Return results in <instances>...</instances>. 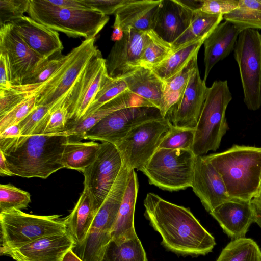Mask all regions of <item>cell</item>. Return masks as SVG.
I'll return each instance as SVG.
<instances>
[{"instance_id":"cell-11","label":"cell","mask_w":261,"mask_h":261,"mask_svg":"<svg viewBox=\"0 0 261 261\" xmlns=\"http://www.w3.org/2000/svg\"><path fill=\"white\" fill-rule=\"evenodd\" d=\"M171 123L166 118L148 121L132 129L118 144L123 164L141 171L158 149Z\"/></svg>"},{"instance_id":"cell-5","label":"cell","mask_w":261,"mask_h":261,"mask_svg":"<svg viewBox=\"0 0 261 261\" xmlns=\"http://www.w3.org/2000/svg\"><path fill=\"white\" fill-rule=\"evenodd\" d=\"M95 38L85 39L72 49L63 64L46 82L39 85H13L16 90L36 98V106L51 108L63 98L98 50Z\"/></svg>"},{"instance_id":"cell-10","label":"cell","mask_w":261,"mask_h":261,"mask_svg":"<svg viewBox=\"0 0 261 261\" xmlns=\"http://www.w3.org/2000/svg\"><path fill=\"white\" fill-rule=\"evenodd\" d=\"M247 108L255 111L261 107V33L247 29L239 35L234 48Z\"/></svg>"},{"instance_id":"cell-39","label":"cell","mask_w":261,"mask_h":261,"mask_svg":"<svg viewBox=\"0 0 261 261\" xmlns=\"http://www.w3.org/2000/svg\"><path fill=\"white\" fill-rule=\"evenodd\" d=\"M36 107L35 96L32 95L24 99L7 114L0 118V133L10 126L18 125Z\"/></svg>"},{"instance_id":"cell-26","label":"cell","mask_w":261,"mask_h":261,"mask_svg":"<svg viewBox=\"0 0 261 261\" xmlns=\"http://www.w3.org/2000/svg\"><path fill=\"white\" fill-rule=\"evenodd\" d=\"M161 0H129L116 12L123 31L131 28L148 32L152 30Z\"/></svg>"},{"instance_id":"cell-29","label":"cell","mask_w":261,"mask_h":261,"mask_svg":"<svg viewBox=\"0 0 261 261\" xmlns=\"http://www.w3.org/2000/svg\"><path fill=\"white\" fill-rule=\"evenodd\" d=\"M222 15L195 12L193 21L187 30L171 45L173 53L198 40L206 39L223 20Z\"/></svg>"},{"instance_id":"cell-6","label":"cell","mask_w":261,"mask_h":261,"mask_svg":"<svg viewBox=\"0 0 261 261\" xmlns=\"http://www.w3.org/2000/svg\"><path fill=\"white\" fill-rule=\"evenodd\" d=\"M232 99L226 80L215 81L208 88L192 148L196 156H203L219 148L223 137L229 129L225 114Z\"/></svg>"},{"instance_id":"cell-16","label":"cell","mask_w":261,"mask_h":261,"mask_svg":"<svg viewBox=\"0 0 261 261\" xmlns=\"http://www.w3.org/2000/svg\"><path fill=\"white\" fill-rule=\"evenodd\" d=\"M122 39L115 42L105 59L108 75L124 78L140 67V60L149 40L148 32L131 28L123 31Z\"/></svg>"},{"instance_id":"cell-15","label":"cell","mask_w":261,"mask_h":261,"mask_svg":"<svg viewBox=\"0 0 261 261\" xmlns=\"http://www.w3.org/2000/svg\"><path fill=\"white\" fill-rule=\"evenodd\" d=\"M0 54L6 56L12 85H21L46 60L30 48L16 34L12 24L0 27Z\"/></svg>"},{"instance_id":"cell-13","label":"cell","mask_w":261,"mask_h":261,"mask_svg":"<svg viewBox=\"0 0 261 261\" xmlns=\"http://www.w3.org/2000/svg\"><path fill=\"white\" fill-rule=\"evenodd\" d=\"M163 118L159 109L154 107L136 106L124 108L101 119L87 131L81 140H98L116 145L135 126Z\"/></svg>"},{"instance_id":"cell-55","label":"cell","mask_w":261,"mask_h":261,"mask_svg":"<svg viewBox=\"0 0 261 261\" xmlns=\"http://www.w3.org/2000/svg\"><path fill=\"white\" fill-rule=\"evenodd\" d=\"M180 2L186 6L195 11L200 10L202 6L203 0L202 1H180Z\"/></svg>"},{"instance_id":"cell-30","label":"cell","mask_w":261,"mask_h":261,"mask_svg":"<svg viewBox=\"0 0 261 261\" xmlns=\"http://www.w3.org/2000/svg\"><path fill=\"white\" fill-rule=\"evenodd\" d=\"M100 143L91 141L81 142L69 139L62 158L64 168L83 172L95 160Z\"/></svg>"},{"instance_id":"cell-2","label":"cell","mask_w":261,"mask_h":261,"mask_svg":"<svg viewBox=\"0 0 261 261\" xmlns=\"http://www.w3.org/2000/svg\"><path fill=\"white\" fill-rule=\"evenodd\" d=\"M69 139L58 133L21 136L2 151L13 175L46 179L64 168L62 158Z\"/></svg>"},{"instance_id":"cell-52","label":"cell","mask_w":261,"mask_h":261,"mask_svg":"<svg viewBox=\"0 0 261 261\" xmlns=\"http://www.w3.org/2000/svg\"><path fill=\"white\" fill-rule=\"evenodd\" d=\"M115 21L113 25V31L111 39L115 42L122 39L124 32L118 16L115 15Z\"/></svg>"},{"instance_id":"cell-50","label":"cell","mask_w":261,"mask_h":261,"mask_svg":"<svg viewBox=\"0 0 261 261\" xmlns=\"http://www.w3.org/2000/svg\"><path fill=\"white\" fill-rule=\"evenodd\" d=\"M254 222L261 228V182L258 189L250 201Z\"/></svg>"},{"instance_id":"cell-56","label":"cell","mask_w":261,"mask_h":261,"mask_svg":"<svg viewBox=\"0 0 261 261\" xmlns=\"http://www.w3.org/2000/svg\"><path fill=\"white\" fill-rule=\"evenodd\" d=\"M62 261H83L72 250H69L64 256Z\"/></svg>"},{"instance_id":"cell-7","label":"cell","mask_w":261,"mask_h":261,"mask_svg":"<svg viewBox=\"0 0 261 261\" xmlns=\"http://www.w3.org/2000/svg\"><path fill=\"white\" fill-rule=\"evenodd\" d=\"M130 170L124 165L110 192L99 209L87 237L80 247L72 249L83 261H101L112 239L111 232L126 187Z\"/></svg>"},{"instance_id":"cell-40","label":"cell","mask_w":261,"mask_h":261,"mask_svg":"<svg viewBox=\"0 0 261 261\" xmlns=\"http://www.w3.org/2000/svg\"><path fill=\"white\" fill-rule=\"evenodd\" d=\"M51 107L47 106H37L36 108L18 125L21 135H31L36 128L45 129L49 121Z\"/></svg>"},{"instance_id":"cell-14","label":"cell","mask_w":261,"mask_h":261,"mask_svg":"<svg viewBox=\"0 0 261 261\" xmlns=\"http://www.w3.org/2000/svg\"><path fill=\"white\" fill-rule=\"evenodd\" d=\"M106 71L105 59L98 50L67 95L59 101L67 108L69 120L77 121L84 116L99 89Z\"/></svg>"},{"instance_id":"cell-43","label":"cell","mask_w":261,"mask_h":261,"mask_svg":"<svg viewBox=\"0 0 261 261\" xmlns=\"http://www.w3.org/2000/svg\"><path fill=\"white\" fill-rule=\"evenodd\" d=\"M28 3L29 0H0V26L24 16Z\"/></svg>"},{"instance_id":"cell-8","label":"cell","mask_w":261,"mask_h":261,"mask_svg":"<svg viewBox=\"0 0 261 261\" xmlns=\"http://www.w3.org/2000/svg\"><path fill=\"white\" fill-rule=\"evenodd\" d=\"M59 215L39 216L15 208L0 213V253L19 248L39 238L66 231Z\"/></svg>"},{"instance_id":"cell-1","label":"cell","mask_w":261,"mask_h":261,"mask_svg":"<svg viewBox=\"0 0 261 261\" xmlns=\"http://www.w3.org/2000/svg\"><path fill=\"white\" fill-rule=\"evenodd\" d=\"M144 216L160 233L162 244L177 254L197 256L212 251L216 244L189 208L148 193L143 202Z\"/></svg>"},{"instance_id":"cell-9","label":"cell","mask_w":261,"mask_h":261,"mask_svg":"<svg viewBox=\"0 0 261 261\" xmlns=\"http://www.w3.org/2000/svg\"><path fill=\"white\" fill-rule=\"evenodd\" d=\"M196 156L192 150L158 148L141 171L161 189L185 190L192 187Z\"/></svg>"},{"instance_id":"cell-23","label":"cell","mask_w":261,"mask_h":261,"mask_svg":"<svg viewBox=\"0 0 261 261\" xmlns=\"http://www.w3.org/2000/svg\"><path fill=\"white\" fill-rule=\"evenodd\" d=\"M245 27L225 21L220 23L204 40L205 72L206 80L212 68L220 61L227 57L234 49L240 34Z\"/></svg>"},{"instance_id":"cell-38","label":"cell","mask_w":261,"mask_h":261,"mask_svg":"<svg viewBox=\"0 0 261 261\" xmlns=\"http://www.w3.org/2000/svg\"><path fill=\"white\" fill-rule=\"evenodd\" d=\"M195 128L176 127L172 124L158 148L192 150Z\"/></svg>"},{"instance_id":"cell-22","label":"cell","mask_w":261,"mask_h":261,"mask_svg":"<svg viewBox=\"0 0 261 261\" xmlns=\"http://www.w3.org/2000/svg\"><path fill=\"white\" fill-rule=\"evenodd\" d=\"M209 213L232 240L245 238L254 222L250 201L231 199Z\"/></svg>"},{"instance_id":"cell-53","label":"cell","mask_w":261,"mask_h":261,"mask_svg":"<svg viewBox=\"0 0 261 261\" xmlns=\"http://www.w3.org/2000/svg\"><path fill=\"white\" fill-rule=\"evenodd\" d=\"M238 7L261 12V0H239Z\"/></svg>"},{"instance_id":"cell-21","label":"cell","mask_w":261,"mask_h":261,"mask_svg":"<svg viewBox=\"0 0 261 261\" xmlns=\"http://www.w3.org/2000/svg\"><path fill=\"white\" fill-rule=\"evenodd\" d=\"M195 11L179 0H161L152 31L172 45L190 25Z\"/></svg>"},{"instance_id":"cell-54","label":"cell","mask_w":261,"mask_h":261,"mask_svg":"<svg viewBox=\"0 0 261 261\" xmlns=\"http://www.w3.org/2000/svg\"><path fill=\"white\" fill-rule=\"evenodd\" d=\"M0 174L1 176H13L2 151L0 150Z\"/></svg>"},{"instance_id":"cell-17","label":"cell","mask_w":261,"mask_h":261,"mask_svg":"<svg viewBox=\"0 0 261 261\" xmlns=\"http://www.w3.org/2000/svg\"><path fill=\"white\" fill-rule=\"evenodd\" d=\"M207 89L205 82L200 77L197 66L192 71L180 99L169 110L165 118L174 126L195 128Z\"/></svg>"},{"instance_id":"cell-18","label":"cell","mask_w":261,"mask_h":261,"mask_svg":"<svg viewBox=\"0 0 261 261\" xmlns=\"http://www.w3.org/2000/svg\"><path fill=\"white\" fill-rule=\"evenodd\" d=\"M191 187L208 213L232 199L220 174L203 155L196 156Z\"/></svg>"},{"instance_id":"cell-27","label":"cell","mask_w":261,"mask_h":261,"mask_svg":"<svg viewBox=\"0 0 261 261\" xmlns=\"http://www.w3.org/2000/svg\"><path fill=\"white\" fill-rule=\"evenodd\" d=\"M123 79L129 91L160 108L165 83L151 69L139 67Z\"/></svg>"},{"instance_id":"cell-37","label":"cell","mask_w":261,"mask_h":261,"mask_svg":"<svg viewBox=\"0 0 261 261\" xmlns=\"http://www.w3.org/2000/svg\"><path fill=\"white\" fill-rule=\"evenodd\" d=\"M31 201L28 192L10 184L0 185V213L13 208H25Z\"/></svg>"},{"instance_id":"cell-25","label":"cell","mask_w":261,"mask_h":261,"mask_svg":"<svg viewBox=\"0 0 261 261\" xmlns=\"http://www.w3.org/2000/svg\"><path fill=\"white\" fill-rule=\"evenodd\" d=\"M139 189L135 170L129 171L126 187L111 232L112 240L121 242L137 236L134 214Z\"/></svg>"},{"instance_id":"cell-4","label":"cell","mask_w":261,"mask_h":261,"mask_svg":"<svg viewBox=\"0 0 261 261\" xmlns=\"http://www.w3.org/2000/svg\"><path fill=\"white\" fill-rule=\"evenodd\" d=\"M35 21L69 37L95 38L109 20L98 11L66 9L55 6L47 0H29L27 12Z\"/></svg>"},{"instance_id":"cell-3","label":"cell","mask_w":261,"mask_h":261,"mask_svg":"<svg viewBox=\"0 0 261 261\" xmlns=\"http://www.w3.org/2000/svg\"><path fill=\"white\" fill-rule=\"evenodd\" d=\"M203 156L220 174L231 198L251 200L261 182V147L234 145Z\"/></svg>"},{"instance_id":"cell-34","label":"cell","mask_w":261,"mask_h":261,"mask_svg":"<svg viewBox=\"0 0 261 261\" xmlns=\"http://www.w3.org/2000/svg\"><path fill=\"white\" fill-rule=\"evenodd\" d=\"M216 261H261V250L251 238L233 240L222 249Z\"/></svg>"},{"instance_id":"cell-41","label":"cell","mask_w":261,"mask_h":261,"mask_svg":"<svg viewBox=\"0 0 261 261\" xmlns=\"http://www.w3.org/2000/svg\"><path fill=\"white\" fill-rule=\"evenodd\" d=\"M67 57V55H61L46 60L32 74L24 80L21 85H39L43 84L51 76Z\"/></svg>"},{"instance_id":"cell-28","label":"cell","mask_w":261,"mask_h":261,"mask_svg":"<svg viewBox=\"0 0 261 261\" xmlns=\"http://www.w3.org/2000/svg\"><path fill=\"white\" fill-rule=\"evenodd\" d=\"M97 212L88 193L83 190L70 214L64 219L66 231L75 242V247L84 242Z\"/></svg>"},{"instance_id":"cell-42","label":"cell","mask_w":261,"mask_h":261,"mask_svg":"<svg viewBox=\"0 0 261 261\" xmlns=\"http://www.w3.org/2000/svg\"><path fill=\"white\" fill-rule=\"evenodd\" d=\"M223 19L246 29L261 30V12L251 9L238 7L230 13L224 15Z\"/></svg>"},{"instance_id":"cell-46","label":"cell","mask_w":261,"mask_h":261,"mask_svg":"<svg viewBox=\"0 0 261 261\" xmlns=\"http://www.w3.org/2000/svg\"><path fill=\"white\" fill-rule=\"evenodd\" d=\"M239 0H203L200 10L217 15L227 14L238 6Z\"/></svg>"},{"instance_id":"cell-49","label":"cell","mask_w":261,"mask_h":261,"mask_svg":"<svg viewBox=\"0 0 261 261\" xmlns=\"http://www.w3.org/2000/svg\"><path fill=\"white\" fill-rule=\"evenodd\" d=\"M12 86L6 57L5 55L0 54V90L9 89Z\"/></svg>"},{"instance_id":"cell-44","label":"cell","mask_w":261,"mask_h":261,"mask_svg":"<svg viewBox=\"0 0 261 261\" xmlns=\"http://www.w3.org/2000/svg\"><path fill=\"white\" fill-rule=\"evenodd\" d=\"M69 120L67 108L62 102L55 105L50 109L48 122L44 134H53L66 130Z\"/></svg>"},{"instance_id":"cell-45","label":"cell","mask_w":261,"mask_h":261,"mask_svg":"<svg viewBox=\"0 0 261 261\" xmlns=\"http://www.w3.org/2000/svg\"><path fill=\"white\" fill-rule=\"evenodd\" d=\"M29 97L28 93L12 87L9 89L0 90V118Z\"/></svg>"},{"instance_id":"cell-24","label":"cell","mask_w":261,"mask_h":261,"mask_svg":"<svg viewBox=\"0 0 261 261\" xmlns=\"http://www.w3.org/2000/svg\"><path fill=\"white\" fill-rule=\"evenodd\" d=\"M136 106L153 107L149 102L128 90L105 103L87 117L77 121L69 120L66 130L58 134L68 136L70 140L80 141L87 131L109 114L119 109Z\"/></svg>"},{"instance_id":"cell-48","label":"cell","mask_w":261,"mask_h":261,"mask_svg":"<svg viewBox=\"0 0 261 261\" xmlns=\"http://www.w3.org/2000/svg\"><path fill=\"white\" fill-rule=\"evenodd\" d=\"M21 136L18 125L12 126L5 129L0 133V150L6 149Z\"/></svg>"},{"instance_id":"cell-35","label":"cell","mask_w":261,"mask_h":261,"mask_svg":"<svg viewBox=\"0 0 261 261\" xmlns=\"http://www.w3.org/2000/svg\"><path fill=\"white\" fill-rule=\"evenodd\" d=\"M127 90L128 87L123 78L111 77L106 71L96 95L81 119L92 114L103 105Z\"/></svg>"},{"instance_id":"cell-12","label":"cell","mask_w":261,"mask_h":261,"mask_svg":"<svg viewBox=\"0 0 261 261\" xmlns=\"http://www.w3.org/2000/svg\"><path fill=\"white\" fill-rule=\"evenodd\" d=\"M123 166L116 146L103 142L94 162L82 172L84 190L90 197L94 208L98 211L116 180Z\"/></svg>"},{"instance_id":"cell-32","label":"cell","mask_w":261,"mask_h":261,"mask_svg":"<svg viewBox=\"0 0 261 261\" xmlns=\"http://www.w3.org/2000/svg\"><path fill=\"white\" fill-rule=\"evenodd\" d=\"M205 39L198 40L177 50L151 69L165 81L180 71L195 55L198 54Z\"/></svg>"},{"instance_id":"cell-36","label":"cell","mask_w":261,"mask_h":261,"mask_svg":"<svg viewBox=\"0 0 261 261\" xmlns=\"http://www.w3.org/2000/svg\"><path fill=\"white\" fill-rule=\"evenodd\" d=\"M149 40L140 60V67L152 68L169 58L173 53L171 45L160 38L153 32H148Z\"/></svg>"},{"instance_id":"cell-19","label":"cell","mask_w":261,"mask_h":261,"mask_svg":"<svg viewBox=\"0 0 261 261\" xmlns=\"http://www.w3.org/2000/svg\"><path fill=\"white\" fill-rule=\"evenodd\" d=\"M75 246L72 237L65 231L39 238L1 254L15 261H62L65 254Z\"/></svg>"},{"instance_id":"cell-47","label":"cell","mask_w":261,"mask_h":261,"mask_svg":"<svg viewBox=\"0 0 261 261\" xmlns=\"http://www.w3.org/2000/svg\"><path fill=\"white\" fill-rule=\"evenodd\" d=\"M91 9L104 15L115 14L117 11L129 0H82Z\"/></svg>"},{"instance_id":"cell-33","label":"cell","mask_w":261,"mask_h":261,"mask_svg":"<svg viewBox=\"0 0 261 261\" xmlns=\"http://www.w3.org/2000/svg\"><path fill=\"white\" fill-rule=\"evenodd\" d=\"M101 261H147L146 254L138 236L121 242L111 240Z\"/></svg>"},{"instance_id":"cell-51","label":"cell","mask_w":261,"mask_h":261,"mask_svg":"<svg viewBox=\"0 0 261 261\" xmlns=\"http://www.w3.org/2000/svg\"><path fill=\"white\" fill-rule=\"evenodd\" d=\"M48 2L51 5L63 8L78 9H90L82 0H55L48 1Z\"/></svg>"},{"instance_id":"cell-20","label":"cell","mask_w":261,"mask_h":261,"mask_svg":"<svg viewBox=\"0 0 261 261\" xmlns=\"http://www.w3.org/2000/svg\"><path fill=\"white\" fill-rule=\"evenodd\" d=\"M11 23L16 34L43 59L48 60L56 57L62 51L63 46L57 31L26 16Z\"/></svg>"},{"instance_id":"cell-31","label":"cell","mask_w":261,"mask_h":261,"mask_svg":"<svg viewBox=\"0 0 261 261\" xmlns=\"http://www.w3.org/2000/svg\"><path fill=\"white\" fill-rule=\"evenodd\" d=\"M197 55H195L180 71L165 81L164 93L159 108L163 117L182 97L192 71L198 66Z\"/></svg>"}]
</instances>
